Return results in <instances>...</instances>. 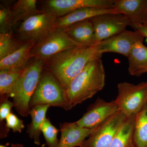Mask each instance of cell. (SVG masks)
Returning a JSON list of instances; mask_svg holds the SVG:
<instances>
[{"label":"cell","mask_w":147,"mask_h":147,"mask_svg":"<svg viewBox=\"0 0 147 147\" xmlns=\"http://www.w3.org/2000/svg\"><path fill=\"white\" fill-rule=\"evenodd\" d=\"M133 142L134 147H147V102L136 115Z\"/></svg>","instance_id":"603a6c76"},{"label":"cell","mask_w":147,"mask_h":147,"mask_svg":"<svg viewBox=\"0 0 147 147\" xmlns=\"http://www.w3.org/2000/svg\"><path fill=\"white\" fill-rule=\"evenodd\" d=\"M56 16L42 12L23 21L16 30L17 39L24 43L35 44L55 28Z\"/></svg>","instance_id":"52a82bcc"},{"label":"cell","mask_w":147,"mask_h":147,"mask_svg":"<svg viewBox=\"0 0 147 147\" xmlns=\"http://www.w3.org/2000/svg\"><path fill=\"white\" fill-rule=\"evenodd\" d=\"M40 131L48 147H58L59 140L57 134L59 130L52 124L49 119H45L40 127Z\"/></svg>","instance_id":"484cf974"},{"label":"cell","mask_w":147,"mask_h":147,"mask_svg":"<svg viewBox=\"0 0 147 147\" xmlns=\"http://www.w3.org/2000/svg\"><path fill=\"white\" fill-rule=\"evenodd\" d=\"M102 56L96 53L94 44L76 46L49 58L44 62V68L53 74L66 90L87 64Z\"/></svg>","instance_id":"6da1fadb"},{"label":"cell","mask_w":147,"mask_h":147,"mask_svg":"<svg viewBox=\"0 0 147 147\" xmlns=\"http://www.w3.org/2000/svg\"><path fill=\"white\" fill-rule=\"evenodd\" d=\"M118 111V107L115 100L107 102L98 98L90 105L87 112L76 123L82 127L94 129Z\"/></svg>","instance_id":"7c38bea8"},{"label":"cell","mask_w":147,"mask_h":147,"mask_svg":"<svg viewBox=\"0 0 147 147\" xmlns=\"http://www.w3.org/2000/svg\"><path fill=\"white\" fill-rule=\"evenodd\" d=\"M105 77L101 58L95 59L87 64L66 90L72 107L91 98L102 90L105 86Z\"/></svg>","instance_id":"7a4b0ae2"},{"label":"cell","mask_w":147,"mask_h":147,"mask_svg":"<svg viewBox=\"0 0 147 147\" xmlns=\"http://www.w3.org/2000/svg\"><path fill=\"white\" fill-rule=\"evenodd\" d=\"M24 43L13 36L12 31L0 34V60L14 53Z\"/></svg>","instance_id":"cb8c5ba5"},{"label":"cell","mask_w":147,"mask_h":147,"mask_svg":"<svg viewBox=\"0 0 147 147\" xmlns=\"http://www.w3.org/2000/svg\"><path fill=\"white\" fill-rule=\"evenodd\" d=\"M42 105L59 107L65 110L73 108L60 82L53 74L44 68L31 98L30 109L36 105Z\"/></svg>","instance_id":"277c9868"},{"label":"cell","mask_w":147,"mask_h":147,"mask_svg":"<svg viewBox=\"0 0 147 147\" xmlns=\"http://www.w3.org/2000/svg\"><path fill=\"white\" fill-rule=\"evenodd\" d=\"M12 1H1L0 3V34H5L11 31L9 24L11 10Z\"/></svg>","instance_id":"d4e9b609"},{"label":"cell","mask_w":147,"mask_h":147,"mask_svg":"<svg viewBox=\"0 0 147 147\" xmlns=\"http://www.w3.org/2000/svg\"><path fill=\"white\" fill-rule=\"evenodd\" d=\"M14 107L13 102L8 99L1 101L0 105V121L1 124H4L3 121L6 119L8 115L11 113L12 107Z\"/></svg>","instance_id":"83f0119b"},{"label":"cell","mask_w":147,"mask_h":147,"mask_svg":"<svg viewBox=\"0 0 147 147\" xmlns=\"http://www.w3.org/2000/svg\"><path fill=\"white\" fill-rule=\"evenodd\" d=\"M36 0H18L13 4L11 10L9 24L12 27L20 21H24L36 14L43 12L36 7Z\"/></svg>","instance_id":"d6986e66"},{"label":"cell","mask_w":147,"mask_h":147,"mask_svg":"<svg viewBox=\"0 0 147 147\" xmlns=\"http://www.w3.org/2000/svg\"><path fill=\"white\" fill-rule=\"evenodd\" d=\"M146 72H147V68L144 69V70H143V71H142V72H141V75H142L143 74L146 73Z\"/></svg>","instance_id":"1f68e13d"},{"label":"cell","mask_w":147,"mask_h":147,"mask_svg":"<svg viewBox=\"0 0 147 147\" xmlns=\"http://www.w3.org/2000/svg\"><path fill=\"white\" fill-rule=\"evenodd\" d=\"M136 116L127 117L114 137L110 147H132Z\"/></svg>","instance_id":"44dd1931"},{"label":"cell","mask_w":147,"mask_h":147,"mask_svg":"<svg viewBox=\"0 0 147 147\" xmlns=\"http://www.w3.org/2000/svg\"><path fill=\"white\" fill-rule=\"evenodd\" d=\"M63 29L69 37L78 45L88 46L96 43L94 30L89 19L77 22Z\"/></svg>","instance_id":"2e32d148"},{"label":"cell","mask_w":147,"mask_h":147,"mask_svg":"<svg viewBox=\"0 0 147 147\" xmlns=\"http://www.w3.org/2000/svg\"><path fill=\"white\" fill-rule=\"evenodd\" d=\"M117 96L115 100L119 111L127 117L136 115L147 102V82L137 85L122 82L118 84Z\"/></svg>","instance_id":"5b68a950"},{"label":"cell","mask_w":147,"mask_h":147,"mask_svg":"<svg viewBox=\"0 0 147 147\" xmlns=\"http://www.w3.org/2000/svg\"><path fill=\"white\" fill-rule=\"evenodd\" d=\"M132 147H134V145H133V146H132Z\"/></svg>","instance_id":"836d02e7"},{"label":"cell","mask_w":147,"mask_h":147,"mask_svg":"<svg viewBox=\"0 0 147 147\" xmlns=\"http://www.w3.org/2000/svg\"><path fill=\"white\" fill-rule=\"evenodd\" d=\"M113 7L124 15L131 25H143L147 13V0H114Z\"/></svg>","instance_id":"4fadbf2b"},{"label":"cell","mask_w":147,"mask_h":147,"mask_svg":"<svg viewBox=\"0 0 147 147\" xmlns=\"http://www.w3.org/2000/svg\"><path fill=\"white\" fill-rule=\"evenodd\" d=\"M144 37L138 31H125L94 44L98 54L118 53L128 57L132 46L137 41H144Z\"/></svg>","instance_id":"8fae6325"},{"label":"cell","mask_w":147,"mask_h":147,"mask_svg":"<svg viewBox=\"0 0 147 147\" xmlns=\"http://www.w3.org/2000/svg\"><path fill=\"white\" fill-rule=\"evenodd\" d=\"M44 69V62L32 58L24 69L11 94L14 108L23 117H28L30 102Z\"/></svg>","instance_id":"3957f363"},{"label":"cell","mask_w":147,"mask_h":147,"mask_svg":"<svg viewBox=\"0 0 147 147\" xmlns=\"http://www.w3.org/2000/svg\"><path fill=\"white\" fill-rule=\"evenodd\" d=\"M127 117L119 111L93 129L80 147H110L117 132Z\"/></svg>","instance_id":"ba28073f"},{"label":"cell","mask_w":147,"mask_h":147,"mask_svg":"<svg viewBox=\"0 0 147 147\" xmlns=\"http://www.w3.org/2000/svg\"><path fill=\"white\" fill-rule=\"evenodd\" d=\"M127 58L129 73L132 76H141L142 71L147 68V47L143 41L134 43Z\"/></svg>","instance_id":"ac0fdd59"},{"label":"cell","mask_w":147,"mask_h":147,"mask_svg":"<svg viewBox=\"0 0 147 147\" xmlns=\"http://www.w3.org/2000/svg\"><path fill=\"white\" fill-rule=\"evenodd\" d=\"M5 120L7 127L9 129H11L14 132L21 133L25 127L23 121L12 113L8 115Z\"/></svg>","instance_id":"4316f807"},{"label":"cell","mask_w":147,"mask_h":147,"mask_svg":"<svg viewBox=\"0 0 147 147\" xmlns=\"http://www.w3.org/2000/svg\"><path fill=\"white\" fill-rule=\"evenodd\" d=\"M50 107L49 105H38L30 109L29 115L31 118V122L28 125L27 132L36 145H40V127L46 119V113Z\"/></svg>","instance_id":"ffe728a7"},{"label":"cell","mask_w":147,"mask_h":147,"mask_svg":"<svg viewBox=\"0 0 147 147\" xmlns=\"http://www.w3.org/2000/svg\"><path fill=\"white\" fill-rule=\"evenodd\" d=\"M130 26L134 29V30L138 31L142 34V35L146 38L147 40V28L142 24H132Z\"/></svg>","instance_id":"f1b7e54d"},{"label":"cell","mask_w":147,"mask_h":147,"mask_svg":"<svg viewBox=\"0 0 147 147\" xmlns=\"http://www.w3.org/2000/svg\"><path fill=\"white\" fill-rule=\"evenodd\" d=\"M25 69L0 70L1 101L8 99L10 97L15 85Z\"/></svg>","instance_id":"7402d4cb"},{"label":"cell","mask_w":147,"mask_h":147,"mask_svg":"<svg viewBox=\"0 0 147 147\" xmlns=\"http://www.w3.org/2000/svg\"><path fill=\"white\" fill-rule=\"evenodd\" d=\"M89 19L93 27L96 43L125 31L131 26L127 18L119 13H105Z\"/></svg>","instance_id":"9c48e42d"},{"label":"cell","mask_w":147,"mask_h":147,"mask_svg":"<svg viewBox=\"0 0 147 147\" xmlns=\"http://www.w3.org/2000/svg\"><path fill=\"white\" fill-rule=\"evenodd\" d=\"M11 147H25L24 145L20 144H11Z\"/></svg>","instance_id":"f546056e"},{"label":"cell","mask_w":147,"mask_h":147,"mask_svg":"<svg viewBox=\"0 0 147 147\" xmlns=\"http://www.w3.org/2000/svg\"><path fill=\"white\" fill-rule=\"evenodd\" d=\"M118 13L115 9L85 7L71 11L61 17L57 18L55 28L64 29L77 22L89 19L92 17L107 13Z\"/></svg>","instance_id":"9a60e30c"},{"label":"cell","mask_w":147,"mask_h":147,"mask_svg":"<svg viewBox=\"0 0 147 147\" xmlns=\"http://www.w3.org/2000/svg\"><path fill=\"white\" fill-rule=\"evenodd\" d=\"M114 0H47L43 1L42 11L57 18L85 7L114 8Z\"/></svg>","instance_id":"30bf717a"},{"label":"cell","mask_w":147,"mask_h":147,"mask_svg":"<svg viewBox=\"0 0 147 147\" xmlns=\"http://www.w3.org/2000/svg\"><path fill=\"white\" fill-rule=\"evenodd\" d=\"M32 42L24 43L14 53L0 60V70L25 69L32 59L30 53L34 45Z\"/></svg>","instance_id":"e0dca14e"},{"label":"cell","mask_w":147,"mask_h":147,"mask_svg":"<svg viewBox=\"0 0 147 147\" xmlns=\"http://www.w3.org/2000/svg\"><path fill=\"white\" fill-rule=\"evenodd\" d=\"M0 147H7L5 146H4V145H1L0 146Z\"/></svg>","instance_id":"d6a6232c"},{"label":"cell","mask_w":147,"mask_h":147,"mask_svg":"<svg viewBox=\"0 0 147 147\" xmlns=\"http://www.w3.org/2000/svg\"><path fill=\"white\" fill-rule=\"evenodd\" d=\"M143 25H144L145 27H146L147 28V13L146 15V18H145L144 21V23H143Z\"/></svg>","instance_id":"4dcf8cb0"},{"label":"cell","mask_w":147,"mask_h":147,"mask_svg":"<svg viewBox=\"0 0 147 147\" xmlns=\"http://www.w3.org/2000/svg\"><path fill=\"white\" fill-rule=\"evenodd\" d=\"M61 132L58 147H79L93 129L79 126L76 122L60 123Z\"/></svg>","instance_id":"5bb4252c"},{"label":"cell","mask_w":147,"mask_h":147,"mask_svg":"<svg viewBox=\"0 0 147 147\" xmlns=\"http://www.w3.org/2000/svg\"><path fill=\"white\" fill-rule=\"evenodd\" d=\"M80 46L74 42L63 29L55 28L31 50V58L45 62L55 55L76 46Z\"/></svg>","instance_id":"8992f818"}]
</instances>
